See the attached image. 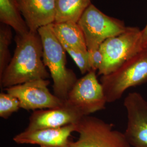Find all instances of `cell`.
<instances>
[{"instance_id": "obj_18", "label": "cell", "mask_w": 147, "mask_h": 147, "mask_svg": "<svg viewBox=\"0 0 147 147\" xmlns=\"http://www.w3.org/2000/svg\"><path fill=\"white\" fill-rule=\"evenodd\" d=\"M67 53L73 59L82 74H86L90 71L89 65L88 51L84 52L75 48L69 47L65 44L61 43Z\"/></svg>"}, {"instance_id": "obj_7", "label": "cell", "mask_w": 147, "mask_h": 147, "mask_svg": "<svg viewBox=\"0 0 147 147\" xmlns=\"http://www.w3.org/2000/svg\"><path fill=\"white\" fill-rule=\"evenodd\" d=\"M64 102L78 111L82 116H89L105 109L107 102L96 71L90 70L78 79Z\"/></svg>"}, {"instance_id": "obj_11", "label": "cell", "mask_w": 147, "mask_h": 147, "mask_svg": "<svg viewBox=\"0 0 147 147\" xmlns=\"http://www.w3.org/2000/svg\"><path fill=\"white\" fill-rule=\"evenodd\" d=\"M76 124L55 129H44L21 132L13 141L20 144L38 145L40 147H70L71 134L76 131Z\"/></svg>"}, {"instance_id": "obj_14", "label": "cell", "mask_w": 147, "mask_h": 147, "mask_svg": "<svg viewBox=\"0 0 147 147\" xmlns=\"http://www.w3.org/2000/svg\"><path fill=\"white\" fill-rule=\"evenodd\" d=\"M92 4L90 0H55L54 22H78L84 11Z\"/></svg>"}, {"instance_id": "obj_4", "label": "cell", "mask_w": 147, "mask_h": 147, "mask_svg": "<svg viewBox=\"0 0 147 147\" xmlns=\"http://www.w3.org/2000/svg\"><path fill=\"white\" fill-rule=\"evenodd\" d=\"M104 56L98 70L99 75H106L143 50L141 30L136 27H127L123 33L107 39L100 46Z\"/></svg>"}, {"instance_id": "obj_20", "label": "cell", "mask_w": 147, "mask_h": 147, "mask_svg": "<svg viewBox=\"0 0 147 147\" xmlns=\"http://www.w3.org/2000/svg\"><path fill=\"white\" fill-rule=\"evenodd\" d=\"M142 45L143 49H147V24L145 27L141 30Z\"/></svg>"}, {"instance_id": "obj_1", "label": "cell", "mask_w": 147, "mask_h": 147, "mask_svg": "<svg viewBox=\"0 0 147 147\" xmlns=\"http://www.w3.org/2000/svg\"><path fill=\"white\" fill-rule=\"evenodd\" d=\"M16 49L11 61L0 75L1 87L6 89L37 79H47L43 59V48L39 33L29 31L16 34Z\"/></svg>"}, {"instance_id": "obj_3", "label": "cell", "mask_w": 147, "mask_h": 147, "mask_svg": "<svg viewBox=\"0 0 147 147\" xmlns=\"http://www.w3.org/2000/svg\"><path fill=\"white\" fill-rule=\"evenodd\" d=\"M109 103L121 98L126 90L147 82V49L132 57L119 68L100 79Z\"/></svg>"}, {"instance_id": "obj_9", "label": "cell", "mask_w": 147, "mask_h": 147, "mask_svg": "<svg viewBox=\"0 0 147 147\" xmlns=\"http://www.w3.org/2000/svg\"><path fill=\"white\" fill-rule=\"evenodd\" d=\"M127 112L124 134L132 147H147V100L138 92L127 95L124 101Z\"/></svg>"}, {"instance_id": "obj_10", "label": "cell", "mask_w": 147, "mask_h": 147, "mask_svg": "<svg viewBox=\"0 0 147 147\" xmlns=\"http://www.w3.org/2000/svg\"><path fill=\"white\" fill-rule=\"evenodd\" d=\"M83 117L78 111L64 102L58 107L34 111L26 130L59 128L76 124Z\"/></svg>"}, {"instance_id": "obj_5", "label": "cell", "mask_w": 147, "mask_h": 147, "mask_svg": "<svg viewBox=\"0 0 147 147\" xmlns=\"http://www.w3.org/2000/svg\"><path fill=\"white\" fill-rule=\"evenodd\" d=\"M76 126L79 138L71 141L70 147H132L124 132L114 129L112 124L99 118L84 116Z\"/></svg>"}, {"instance_id": "obj_2", "label": "cell", "mask_w": 147, "mask_h": 147, "mask_svg": "<svg viewBox=\"0 0 147 147\" xmlns=\"http://www.w3.org/2000/svg\"><path fill=\"white\" fill-rule=\"evenodd\" d=\"M52 24L40 27L38 32L42 42L43 62L53 79V93L65 101L78 79L66 66V51L53 31Z\"/></svg>"}, {"instance_id": "obj_15", "label": "cell", "mask_w": 147, "mask_h": 147, "mask_svg": "<svg viewBox=\"0 0 147 147\" xmlns=\"http://www.w3.org/2000/svg\"><path fill=\"white\" fill-rule=\"evenodd\" d=\"M22 16L17 0H0L1 22L12 28L18 34L30 31Z\"/></svg>"}, {"instance_id": "obj_8", "label": "cell", "mask_w": 147, "mask_h": 147, "mask_svg": "<svg viewBox=\"0 0 147 147\" xmlns=\"http://www.w3.org/2000/svg\"><path fill=\"white\" fill-rule=\"evenodd\" d=\"M47 79H37L5 89L6 92L19 100L20 108L27 111H36L58 107L64 102L54 94L47 86Z\"/></svg>"}, {"instance_id": "obj_13", "label": "cell", "mask_w": 147, "mask_h": 147, "mask_svg": "<svg viewBox=\"0 0 147 147\" xmlns=\"http://www.w3.org/2000/svg\"><path fill=\"white\" fill-rule=\"evenodd\" d=\"M53 31L61 43L87 52L84 33L77 22H53Z\"/></svg>"}, {"instance_id": "obj_17", "label": "cell", "mask_w": 147, "mask_h": 147, "mask_svg": "<svg viewBox=\"0 0 147 147\" xmlns=\"http://www.w3.org/2000/svg\"><path fill=\"white\" fill-rule=\"evenodd\" d=\"M20 109L19 100L9 93H0V117L7 119Z\"/></svg>"}, {"instance_id": "obj_16", "label": "cell", "mask_w": 147, "mask_h": 147, "mask_svg": "<svg viewBox=\"0 0 147 147\" xmlns=\"http://www.w3.org/2000/svg\"><path fill=\"white\" fill-rule=\"evenodd\" d=\"M11 27L2 24L0 27V75L11 61L9 47L12 39Z\"/></svg>"}, {"instance_id": "obj_6", "label": "cell", "mask_w": 147, "mask_h": 147, "mask_svg": "<svg viewBox=\"0 0 147 147\" xmlns=\"http://www.w3.org/2000/svg\"><path fill=\"white\" fill-rule=\"evenodd\" d=\"M78 23L84 33L88 51L99 49L107 39L123 33L127 27L123 21L106 15L93 4Z\"/></svg>"}, {"instance_id": "obj_12", "label": "cell", "mask_w": 147, "mask_h": 147, "mask_svg": "<svg viewBox=\"0 0 147 147\" xmlns=\"http://www.w3.org/2000/svg\"><path fill=\"white\" fill-rule=\"evenodd\" d=\"M30 31L52 24L55 18V0H17Z\"/></svg>"}, {"instance_id": "obj_19", "label": "cell", "mask_w": 147, "mask_h": 147, "mask_svg": "<svg viewBox=\"0 0 147 147\" xmlns=\"http://www.w3.org/2000/svg\"><path fill=\"white\" fill-rule=\"evenodd\" d=\"M89 55V65L90 70L95 71H98L100 68L104 60L102 53L100 47L94 51H88Z\"/></svg>"}]
</instances>
